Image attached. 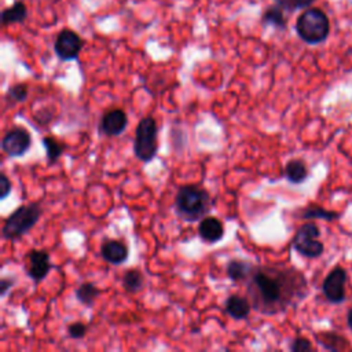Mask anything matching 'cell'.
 <instances>
[{
	"mask_svg": "<svg viewBox=\"0 0 352 352\" xmlns=\"http://www.w3.org/2000/svg\"><path fill=\"white\" fill-rule=\"evenodd\" d=\"M245 283L252 308L263 315H276L297 305L308 292L304 274L286 265H256Z\"/></svg>",
	"mask_w": 352,
	"mask_h": 352,
	"instance_id": "cell-1",
	"label": "cell"
},
{
	"mask_svg": "<svg viewBox=\"0 0 352 352\" xmlns=\"http://www.w3.org/2000/svg\"><path fill=\"white\" fill-rule=\"evenodd\" d=\"M213 208V199L210 194L195 184L182 186L175 197V210L184 221L202 220Z\"/></svg>",
	"mask_w": 352,
	"mask_h": 352,
	"instance_id": "cell-2",
	"label": "cell"
},
{
	"mask_svg": "<svg viewBox=\"0 0 352 352\" xmlns=\"http://www.w3.org/2000/svg\"><path fill=\"white\" fill-rule=\"evenodd\" d=\"M296 32L307 44H319L324 41L330 32V21L324 11L308 7L296 21Z\"/></svg>",
	"mask_w": 352,
	"mask_h": 352,
	"instance_id": "cell-3",
	"label": "cell"
},
{
	"mask_svg": "<svg viewBox=\"0 0 352 352\" xmlns=\"http://www.w3.org/2000/svg\"><path fill=\"white\" fill-rule=\"evenodd\" d=\"M41 213L43 210L37 204H28V205L18 206L11 214H8V217L3 224V228H1L3 238L7 241L19 239L29 230H32L33 226H36Z\"/></svg>",
	"mask_w": 352,
	"mask_h": 352,
	"instance_id": "cell-4",
	"label": "cell"
},
{
	"mask_svg": "<svg viewBox=\"0 0 352 352\" xmlns=\"http://www.w3.org/2000/svg\"><path fill=\"white\" fill-rule=\"evenodd\" d=\"M158 151V126L157 121L147 116L143 117L135 131L133 153L142 162H150Z\"/></svg>",
	"mask_w": 352,
	"mask_h": 352,
	"instance_id": "cell-5",
	"label": "cell"
},
{
	"mask_svg": "<svg viewBox=\"0 0 352 352\" xmlns=\"http://www.w3.org/2000/svg\"><path fill=\"white\" fill-rule=\"evenodd\" d=\"M320 235L315 223H304L293 238V248L304 257L315 258L323 253V243L318 239Z\"/></svg>",
	"mask_w": 352,
	"mask_h": 352,
	"instance_id": "cell-6",
	"label": "cell"
},
{
	"mask_svg": "<svg viewBox=\"0 0 352 352\" xmlns=\"http://www.w3.org/2000/svg\"><path fill=\"white\" fill-rule=\"evenodd\" d=\"M84 47V40L72 29H62L54 41V52L60 60H74Z\"/></svg>",
	"mask_w": 352,
	"mask_h": 352,
	"instance_id": "cell-7",
	"label": "cell"
},
{
	"mask_svg": "<svg viewBox=\"0 0 352 352\" xmlns=\"http://www.w3.org/2000/svg\"><path fill=\"white\" fill-rule=\"evenodd\" d=\"M30 133L21 126H14L6 132L1 140V148L10 157H22L30 148Z\"/></svg>",
	"mask_w": 352,
	"mask_h": 352,
	"instance_id": "cell-8",
	"label": "cell"
},
{
	"mask_svg": "<svg viewBox=\"0 0 352 352\" xmlns=\"http://www.w3.org/2000/svg\"><path fill=\"white\" fill-rule=\"evenodd\" d=\"M345 282L346 272L341 267L333 268L324 278L322 292L330 302H342L345 300Z\"/></svg>",
	"mask_w": 352,
	"mask_h": 352,
	"instance_id": "cell-9",
	"label": "cell"
},
{
	"mask_svg": "<svg viewBox=\"0 0 352 352\" xmlns=\"http://www.w3.org/2000/svg\"><path fill=\"white\" fill-rule=\"evenodd\" d=\"M52 268H54V265L51 263V258H50V254L47 250L33 249L28 253L26 272H28V276L33 282H36V283L41 282Z\"/></svg>",
	"mask_w": 352,
	"mask_h": 352,
	"instance_id": "cell-10",
	"label": "cell"
},
{
	"mask_svg": "<svg viewBox=\"0 0 352 352\" xmlns=\"http://www.w3.org/2000/svg\"><path fill=\"white\" fill-rule=\"evenodd\" d=\"M126 125H128L126 113L122 109H111L102 116L99 128L107 136H118L125 131Z\"/></svg>",
	"mask_w": 352,
	"mask_h": 352,
	"instance_id": "cell-11",
	"label": "cell"
},
{
	"mask_svg": "<svg viewBox=\"0 0 352 352\" xmlns=\"http://www.w3.org/2000/svg\"><path fill=\"white\" fill-rule=\"evenodd\" d=\"M100 256L104 261L113 265L122 264L128 260V246L120 239H106L100 245Z\"/></svg>",
	"mask_w": 352,
	"mask_h": 352,
	"instance_id": "cell-12",
	"label": "cell"
},
{
	"mask_svg": "<svg viewBox=\"0 0 352 352\" xmlns=\"http://www.w3.org/2000/svg\"><path fill=\"white\" fill-rule=\"evenodd\" d=\"M198 235L206 243H216L224 236V226L214 216H205L199 220Z\"/></svg>",
	"mask_w": 352,
	"mask_h": 352,
	"instance_id": "cell-13",
	"label": "cell"
},
{
	"mask_svg": "<svg viewBox=\"0 0 352 352\" xmlns=\"http://www.w3.org/2000/svg\"><path fill=\"white\" fill-rule=\"evenodd\" d=\"M226 312L236 320L246 319L252 311V304L248 297L239 296V294H231L224 304Z\"/></svg>",
	"mask_w": 352,
	"mask_h": 352,
	"instance_id": "cell-14",
	"label": "cell"
},
{
	"mask_svg": "<svg viewBox=\"0 0 352 352\" xmlns=\"http://www.w3.org/2000/svg\"><path fill=\"white\" fill-rule=\"evenodd\" d=\"M256 268V264L248 260H242V258H234L227 264V275L232 282L241 283V282H246L250 275L253 274Z\"/></svg>",
	"mask_w": 352,
	"mask_h": 352,
	"instance_id": "cell-15",
	"label": "cell"
},
{
	"mask_svg": "<svg viewBox=\"0 0 352 352\" xmlns=\"http://www.w3.org/2000/svg\"><path fill=\"white\" fill-rule=\"evenodd\" d=\"M28 18V8L22 0H16L12 6L7 7L1 12V23L3 26L14 25V23H23Z\"/></svg>",
	"mask_w": 352,
	"mask_h": 352,
	"instance_id": "cell-16",
	"label": "cell"
},
{
	"mask_svg": "<svg viewBox=\"0 0 352 352\" xmlns=\"http://www.w3.org/2000/svg\"><path fill=\"white\" fill-rule=\"evenodd\" d=\"M285 177L293 183V184H300L308 177V169L304 161L301 160H290L285 165Z\"/></svg>",
	"mask_w": 352,
	"mask_h": 352,
	"instance_id": "cell-17",
	"label": "cell"
},
{
	"mask_svg": "<svg viewBox=\"0 0 352 352\" xmlns=\"http://www.w3.org/2000/svg\"><path fill=\"white\" fill-rule=\"evenodd\" d=\"M261 23H263L264 26H268V25L275 26L276 29H280V30L286 29V26H287V21H286V18H285V15H283V10H282L278 4L270 6V7L263 12V15H261Z\"/></svg>",
	"mask_w": 352,
	"mask_h": 352,
	"instance_id": "cell-18",
	"label": "cell"
},
{
	"mask_svg": "<svg viewBox=\"0 0 352 352\" xmlns=\"http://www.w3.org/2000/svg\"><path fill=\"white\" fill-rule=\"evenodd\" d=\"M44 148H45V155H47V162L50 165L55 164L63 154L66 146L63 143H60L59 140H56L55 138L52 136H45L41 140Z\"/></svg>",
	"mask_w": 352,
	"mask_h": 352,
	"instance_id": "cell-19",
	"label": "cell"
},
{
	"mask_svg": "<svg viewBox=\"0 0 352 352\" xmlns=\"http://www.w3.org/2000/svg\"><path fill=\"white\" fill-rule=\"evenodd\" d=\"M99 294L100 290L92 282H84L76 289L77 301H80L85 307H91Z\"/></svg>",
	"mask_w": 352,
	"mask_h": 352,
	"instance_id": "cell-20",
	"label": "cell"
},
{
	"mask_svg": "<svg viewBox=\"0 0 352 352\" xmlns=\"http://www.w3.org/2000/svg\"><path fill=\"white\" fill-rule=\"evenodd\" d=\"M122 287L129 292V293H136L139 292L142 287H143V283H144V278H143V274L139 271V270H128L124 272L122 275Z\"/></svg>",
	"mask_w": 352,
	"mask_h": 352,
	"instance_id": "cell-21",
	"label": "cell"
},
{
	"mask_svg": "<svg viewBox=\"0 0 352 352\" xmlns=\"http://www.w3.org/2000/svg\"><path fill=\"white\" fill-rule=\"evenodd\" d=\"M301 217L305 219V220H311V219H324L327 221L330 220H334L336 217H338V214L336 212H331V210H326L323 208H319V206H309V208H305L301 213Z\"/></svg>",
	"mask_w": 352,
	"mask_h": 352,
	"instance_id": "cell-22",
	"label": "cell"
},
{
	"mask_svg": "<svg viewBox=\"0 0 352 352\" xmlns=\"http://www.w3.org/2000/svg\"><path fill=\"white\" fill-rule=\"evenodd\" d=\"M29 95V89L28 85L23 82H18L11 85L7 92H6V100L11 102V103H18V102H23Z\"/></svg>",
	"mask_w": 352,
	"mask_h": 352,
	"instance_id": "cell-23",
	"label": "cell"
},
{
	"mask_svg": "<svg viewBox=\"0 0 352 352\" xmlns=\"http://www.w3.org/2000/svg\"><path fill=\"white\" fill-rule=\"evenodd\" d=\"M275 4H278L283 11L294 12L297 10L308 8L315 0H274Z\"/></svg>",
	"mask_w": 352,
	"mask_h": 352,
	"instance_id": "cell-24",
	"label": "cell"
},
{
	"mask_svg": "<svg viewBox=\"0 0 352 352\" xmlns=\"http://www.w3.org/2000/svg\"><path fill=\"white\" fill-rule=\"evenodd\" d=\"M67 334L73 340L84 338L87 334V326L82 322H73L67 326Z\"/></svg>",
	"mask_w": 352,
	"mask_h": 352,
	"instance_id": "cell-25",
	"label": "cell"
},
{
	"mask_svg": "<svg viewBox=\"0 0 352 352\" xmlns=\"http://www.w3.org/2000/svg\"><path fill=\"white\" fill-rule=\"evenodd\" d=\"M290 351L293 352H305V351H312V344L302 337H297L292 341L290 344Z\"/></svg>",
	"mask_w": 352,
	"mask_h": 352,
	"instance_id": "cell-26",
	"label": "cell"
},
{
	"mask_svg": "<svg viewBox=\"0 0 352 352\" xmlns=\"http://www.w3.org/2000/svg\"><path fill=\"white\" fill-rule=\"evenodd\" d=\"M11 180L7 177L6 173H1L0 175V198L4 199L8 197V194L11 192Z\"/></svg>",
	"mask_w": 352,
	"mask_h": 352,
	"instance_id": "cell-27",
	"label": "cell"
},
{
	"mask_svg": "<svg viewBox=\"0 0 352 352\" xmlns=\"http://www.w3.org/2000/svg\"><path fill=\"white\" fill-rule=\"evenodd\" d=\"M14 283H15V280L11 278H3L0 282V294L4 297L7 294V292L12 287Z\"/></svg>",
	"mask_w": 352,
	"mask_h": 352,
	"instance_id": "cell-28",
	"label": "cell"
},
{
	"mask_svg": "<svg viewBox=\"0 0 352 352\" xmlns=\"http://www.w3.org/2000/svg\"><path fill=\"white\" fill-rule=\"evenodd\" d=\"M346 322H348V326L352 329V309H349V312L346 315Z\"/></svg>",
	"mask_w": 352,
	"mask_h": 352,
	"instance_id": "cell-29",
	"label": "cell"
}]
</instances>
